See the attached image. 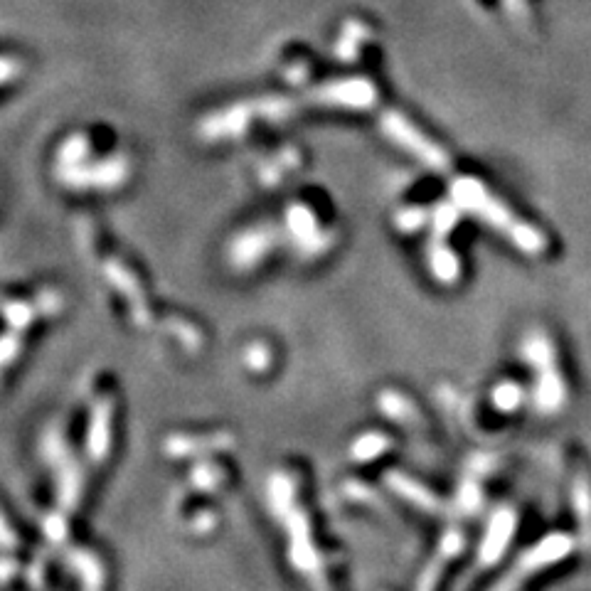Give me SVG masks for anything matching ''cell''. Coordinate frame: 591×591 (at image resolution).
I'll list each match as a JSON object with an SVG mask.
<instances>
[{
    "mask_svg": "<svg viewBox=\"0 0 591 591\" xmlns=\"http://www.w3.org/2000/svg\"><path fill=\"white\" fill-rule=\"evenodd\" d=\"M461 503L468 513H476V510L481 508L483 493H481V486H478L476 481H468L466 486L461 488Z\"/></svg>",
    "mask_w": 591,
    "mask_h": 591,
    "instance_id": "obj_9",
    "label": "cell"
},
{
    "mask_svg": "<svg viewBox=\"0 0 591 591\" xmlns=\"http://www.w3.org/2000/svg\"><path fill=\"white\" fill-rule=\"evenodd\" d=\"M451 197H454L456 207L473 212L478 220H483L488 227H493L495 232L503 234L508 242H513L520 252L532 254V257L545 252V234L535 230V227L525 225L523 220H518V217H515L498 197L488 193L486 185L478 183L476 178L456 180L454 188H451Z\"/></svg>",
    "mask_w": 591,
    "mask_h": 591,
    "instance_id": "obj_1",
    "label": "cell"
},
{
    "mask_svg": "<svg viewBox=\"0 0 591 591\" xmlns=\"http://www.w3.org/2000/svg\"><path fill=\"white\" fill-rule=\"evenodd\" d=\"M431 266H434L436 276L441 281H446V284H454L459 279V259H456V254L451 249L436 247L431 252Z\"/></svg>",
    "mask_w": 591,
    "mask_h": 591,
    "instance_id": "obj_8",
    "label": "cell"
},
{
    "mask_svg": "<svg viewBox=\"0 0 591 591\" xmlns=\"http://www.w3.org/2000/svg\"><path fill=\"white\" fill-rule=\"evenodd\" d=\"M523 358L532 370L547 365V362H555V348H552L550 338L545 333H527L523 340Z\"/></svg>",
    "mask_w": 591,
    "mask_h": 591,
    "instance_id": "obj_6",
    "label": "cell"
},
{
    "mask_svg": "<svg viewBox=\"0 0 591 591\" xmlns=\"http://www.w3.org/2000/svg\"><path fill=\"white\" fill-rule=\"evenodd\" d=\"M535 407L542 414H555L564 407V399H567V387H564L562 375L557 370V362H547V365L537 367V382L535 392Z\"/></svg>",
    "mask_w": 591,
    "mask_h": 591,
    "instance_id": "obj_4",
    "label": "cell"
},
{
    "mask_svg": "<svg viewBox=\"0 0 591 591\" xmlns=\"http://www.w3.org/2000/svg\"><path fill=\"white\" fill-rule=\"evenodd\" d=\"M572 547H574V540L569 535H564V532L547 535L545 540L537 542L535 547H530V550L518 559L513 574H510L508 579H503L500 587L495 591H513L515 584L523 582V579L530 577V574L540 572V569L545 567H552V564H557L559 559L567 557L569 552H572Z\"/></svg>",
    "mask_w": 591,
    "mask_h": 591,
    "instance_id": "obj_2",
    "label": "cell"
},
{
    "mask_svg": "<svg viewBox=\"0 0 591 591\" xmlns=\"http://www.w3.org/2000/svg\"><path fill=\"white\" fill-rule=\"evenodd\" d=\"M515 510L508 508V505H500L498 510L491 515L486 527V535H483L481 547H478V557H481V564L491 567V564L498 562L500 557L508 552L510 542H513L515 535Z\"/></svg>",
    "mask_w": 591,
    "mask_h": 591,
    "instance_id": "obj_3",
    "label": "cell"
},
{
    "mask_svg": "<svg viewBox=\"0 0 591 591\" xmlns=\"http://www.w3.org/2000/svg\"><path fill=\"white\" fill-rule=\"evenodd\" d=\"M572 505L577 510L579 537L582 545L591 547V483L584 476H579L572 486Z\"/></svg>",
    "mask_w": 591,
    "mask_h": 591,
    "instance_id": "obj_5",
    "label": "cell"
},
{
    "mask_svg": "<svg viewBox=\"0 0 591 591\" xmlns=\"http://www.w3.org/2000/svg\"><path fill=\"white\" fill-rule=\"evenodd\" d=\"M525 390L518 385V382H500L491 394V402L498 412H513L523 404Z\"/></svg>",
    "mask_w": 591,
    "mask_h": 591,
    "instance_id": "obj_7",
    "label": "cell"
},
{
    "mask_svg": "<svg viewBox=\"0 0 591 591\" xmlns=\"http://www.w3.org/2000/svg\"><path fill=\"white\" fill-rule=\"evenodd\" d=\"M505 5H508L510 10H515V13H520V10L525 8V3H523V0H505Z\"/></svg>",
    "mask_w": 591,
    "mask_h": 591,
    "instance_id": "obj_10",
    "label": "cell"
}]
</instances>
